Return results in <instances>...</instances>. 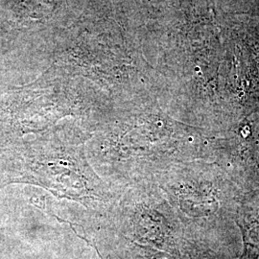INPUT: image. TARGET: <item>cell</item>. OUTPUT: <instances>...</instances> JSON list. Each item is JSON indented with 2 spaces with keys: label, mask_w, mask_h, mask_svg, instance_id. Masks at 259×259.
<instances>
[{
  "label": "cell",
  "mask_w": 259,
  "mask_h": 259,
  "mask_svg": "<svg viewBox=\"0 0 259 259\" xmlns=\"http://www.w3.org/2000/svg\"><path fill=\"white\" fill-rule=\"evenodd\" d=\"M188 254L190 259H230L227 258L218 251L206 247L204 244L191 245V247H189Z\"/></svg>",
  "instance_id": "7a4b0ae2"
},
{
  "label": "cell",
  "mask_w": 259,
  "mask_h": 259,
  "mask_svg": "<svg viewBox=\"0 0 259 259\" xmlns=\"http://www.w3.org/2000/svg\"><path fill=\"white\" fill-rule=\"evenodd\" d=\"M243 240L238 259H259V203L251 204L236 219Z\"/></svg>",
  "instance_id": "6da1fadb"
}]
</instances>
